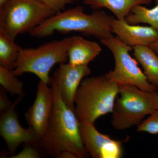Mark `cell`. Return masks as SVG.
<instances>
[{
    "instance_id": "obj_1",
    "label": "cell",
    "mask_w": 158,
    "mask_h": 158,
    "mask_svg": "<svg viewBox=\"0 0 158 158\" xmlns=\"http://www.w3.org/2000/svg\"><path fill=\"white\" fill-rule=\"evenodd\" d=\"M49 84L53 92V106L40 140V147L52 158H59L64 152L72 153L76 158H88L89 155L82 141L80 120L75 111L63 101L58 87L51 79Z\"/></svg>"
},
{
    "instance_id": "obj_2",
    "label": "cell",
    "mask_w": 158,
    "mask_h": 158,
    "mask_svg": "<svg viewBox=\"0 0 158 158\" xmlns=\"http://www.w3.org/2000/svg\"><path fill=\"white\" fill-rule=\"evenodd\" d=\"M113 16L103 11L96 10L85 14L81 6L60 11L45 20L29 32L31 37L44 38L55 32L66 34L73 31L84 35L93 36L99 40L113 37L111 23Z\"/></svg>"
},
{
    "instance_id": "obj_3",
    "label": "cell",
    "mask_w": 158,
    "mask_h": 158,
    "mask_svg": "<svg viewBox=\"0 0 158 158\" xmlns=\"http://www.w3.org/2000/svg\"><path fill=\"white\" fill-rule=\"evenodd\" d=\"M119 92V84L106 75L83 79L75 97V113L80 121L93 123L112 113Z\"/></svg>"
},
{
    "instance_id": "obj_4",
    "label": "cell",
    "mask_w": 158,
    "mask_h": 158,
    "mask_svg": "<svg viewBox=\"0 0 158 158\" xmlns=\"http://www.w3.org/2000/svg\"><path fill=\"white\" fill-rule=\"evenodd\" d=\"M158 109L157 90L146 91L134 85L119 84V92L112 112L111 124L122 131L138 126Z\"/></svg>"
},
{
    "instance_id": "obj_5",
    "label": "cell",
    "mask_w": 158,
    "mask_h": 158,
    "mask_svg": "<svg viewBox=\"0 0 158 158\" xmlns=\"http://www.w3.org/2000/svg\"><path fill=\"white\" fill-rule=\"evenodd\" d=\"M72 37L50 41L37 48L22 49L12 73L20 76L26 73L34 74L40 81L49 84V72L57 63L68 61V51Z\"/></svg>"
},
{
    "instance_id": "obj_6",
    "label": "cell",
    "mask_w": 158,
    "mask_h": 158,
    "mask_svg": "<svg viewBox=\"0 0 158 158\" xmlns=\"http://www.w3.org/2000/svg\"><path fill=\"white\" fill-rule=\"evenodd\" d=\"M56 14L36 0H8L0 6V32L15 40Z\"/></svg>"
},
{
    "instance_id": "obj_7",
    "label": "cell",
    "mask_w": 158,
    "mask_h": 158,
    "mask_svg": "<svg viewBox=\"0 0 158 158\" xmlns=\"http://www.w3.org/2000/svg\"><path fill=\"white\" fill-rule=\"evenodd\" d=\"M112 52L115 59V68L106 74L118 84L134 85L142 90L157 89L148 82L147 77L138 66L137 61L130 55L133 47L126 44L118 37H110L100 40Z\"/></svg>"
},
{
    "instance_id": "obj_8",
    "label": "cell",
    "mask_w": 158,
    "mask_h": 158,
    "mask_svg": "<svg viewBox=\"0 0 158 158\" xmlns=\"http://www.w3.org/2000/svg\"><path fill=\"white\" fill-rule=\"evenodd\" d=\"M23 97L19 96L10 109L1 113L0 135L7 144L11 157L15 155L17 148L22 143L40 146L39 136L31 127L26 129L21 126L15 110Z\"/></svg>"
},
{
    "instance_id": "obj_9",
    "label": "cell",
    "mask_w": 158,
    "mask_h": 158,
    "mask_svg": "<svg viewBox=\"0 0 158 158\" xmlns=\"http://www.w3.org/2000/svg\"><path fill=\"white\" fill-rule=\"evenodd\" d=\"M80 131L85 149L93 158H120L123 156V144L129 139L116 141L98 131L93 123L80 121Z\"/></svg>"
},
{
    "instance_id": "obj_10",
    "label": "cell",
    "mask_w": 158,
    "mask_h": 158,
    "mask_svg": "<svg viewBox=\"0 0 158 158\" xmlns=\"http://www.w3.org/2000/svg\"><path fill=\"white\" fill-rule=\"evenodd\" d=\"M91 73L88 65L61 63L51 79L59 89L63 101L75 111V97L82 80Z\"/></svg>"
},
{
    "instance_id": "obj_11",
    "label": "cell",
    "mask_w": 158,
    "mask_h": 158,
    "mask_svg": "<svg viewBox=\"0 0 158 158\" xmlns=\"http://www.w3.org/2000/svg\"><path fill=\"white\" fill-rule=\"evenodd\" d=\"M48 85L40 80L35 101L25 113L28 124L35 131L40 140L47 127L53 106V92Z\"/></svg>"
},
{
    "instance_id": "obj_12",
    "label": "cell",
    "mask_w": 158,
    "mask_h": 158,
    "mask_svg": "<svg viewBox=\"0 0 158 158\" xmlns=\"http://www.w3.org/2000/svg\"><path fill=\"white\" fill-rule=\"evenodd\" d=\"M112 32L121 41L133 47L148 46L158 39V31L152 27L130 24L125 19L114 18L111 23Z\"/></svg>"
},
{
    "instance_id": "obj_13",
    "label": "cell",
    "mask_w": 158,
    "mask_h": 158,
    "mask_svg": "<svg viewBox=\"0 0 158 158\" xmlns=\"http://www.w3.org/2000/svg\"><path fill=\"white\" fill-rule=\"evenodd\" d=\"M101 51L102 48L98 43L73 36L67 53L68 63L75 65H88Z\"/></svg>"
},
{
    "instance_id": "obj_14",
    "label": "cell",
    "mask_w": 158,
    "mask_h": 158,
    "mask_svg": "<svg viewBox=\"0 0 158 158\" xmlns=\"http://www.w3.org/2000/svg\"><path fill=\"white\" fill-rule=\"evenodd\" d=\"M152 0H84V4L94 10L106 8L118 19H125L135 6L148 5Z\"/></svg>"
},
{
    "instance_id": "obj_15",
    "label": "cell",
    "mask_w": 158,
    "mask_h": 158,
    "mask_svg": "<svg viewBox=\"0 0 158 158\" xmlns=\"http://www.w3.org/2000/svg\"><path fill=\"white\" fill-rule=\"evenodd\" d=\"M134 56L142 66L148 82L158 89V57L148 46L133 47Z\"/></svg>"
},
{
    "instance_id": "obj_16",
    "label": "cell",
    "mask_w": 158,
    "mask_h": 158,
    "mask_svg": "<svg viewBox=\"0 0 158 158\" xmlns=\"http://www.w3.org/2000/svg\"><path fill=\"white\" fill-rule=\"evenodd\" d=\"M22 49L15 40L0 32V66L12 70Z\"/></svg>"
},
{
    "instance_id": "obj_17",
    "label": "cell",
    "mask_w": 158,
    "mask_h": 158,
    "mask_svg": "<svg viewBox=\"0 0 158 158\" xmlns=\"http://www.w3.org/2000/svg\"><path fill=\"white\" fill-rule=\"evenodd\" d=\"M125 19L130 24H148L158 31V2L152 9H148L142 5L135 6Z\"/></svg>"
},
{
    "instance_id": "obj_18",
    "label": "cell",
    "mask_w": 158,
    "mask_h": 158,
    "mask_svg": "<svg viewBox=\"0 0 158 158\" xmlns=\"http://www.w3.org/2000/svg\"><path fill=\"white\" fill-rule=\"evenodd\" d=\"M16 77L12 70L0 66L1 87L12 95L24 96L23 83Z\"/></svg>"
},
{
    "instance_id": "obj_19",
    "label": "cell",
    "mask_w": 158,
    "mask_h": 158,
    "mask_svg": "<svg viewBox=\"0 0 158 158\" xmlns=\"http://www.w3.org/2000/svg\"><path fill=\"white\" fill-rule=\"evenodd\" d=\"M137 131L152 135L158 134V109L137 126Z\"/></svg>"
},
{
    "instance_id": "obj_20",
    "label": "cell",
    "mask_w": 158,
    "mask_h": 158,
    "mask_svg": "<svg viewBox=\"0 0 158 158\" xmlns=\"http://www.w3.org/2000/svg\"><path fill=\"white\" fill-rule=\"evenodd\" d=\"M47 6L56 13L65 10V7L78 0H36Z\"/></svg>"
},
{
    "instance_id": "obj_21",
    "label": "cell",
    "mask_w": 158,
    "mask_h": 158,
    "mask_svg": "<svg viewBox=\"0 0 158 158\" xmlns=\"http://www.w3.org/2000/svg\"><path fill=\"white\" fill-rule=\"evenodd\" d=\"M40 146L33 144H25L23 149L18 153L15 155L11 158H41V153L40 152L38 148Z\"/></svg>"
},
{
    "instance_id": "obj_22",
    "label": "cell",
    "mask_w": 158,
    "mask_h": 158,
    "mask_svg": "<svg viewBox=\"0 0 158 158\" xmlns=\"http://www.w3.org/2000/svg\"><path fill=\"white\" fill-rule=\"evenodd\" d=\"M6 90L1 87L0 89V112L1 113L6 112L12 106V103L6 93Z\"/></svg>"
},
{
    "instance_id": "obj_23",
    "label": "cell",
    "mask_w": 158,
    "mask_h": 158,
    "mask_svg": "<svg viewBox=\"0 0 158 158\" xmlns=\"http://www.w3.org/2000/svg\"><path fill=\"white\" fill-rule=\"evenodd\" d=\"M150 48L154 51L156 54H158V39L154 42L149 46Z\"/></svg>"
},
{
    "instance_id": "obj_24",
    "label": "cell",
    "mask_w": 158,
    "mask_h": 158,
    "mask_svg": "<svg viewBox=\"0 0 158 158\" xmlns=\"http://www.w3.org/2000/svg\"><path fill=\"white\" fill-rule=\"evenodd\" d=\"M8 0H0V6H2Z\"/></svg>"
},
{
    "instance_id": "obj_25",
    "label": "cell",
    "mask_w": 158,
    "mask_h": 158,
    "mask_svg": "<svg viewBox=\"0 0 158 158\" xmlns=\"http://www.w3.org/2000/svg\"><path fill=\"white\" fill-rule=\"evenodd\" d=\"M156 2L157 3L158 2V0H155Z\"/></svg>"
}]
</instances>
